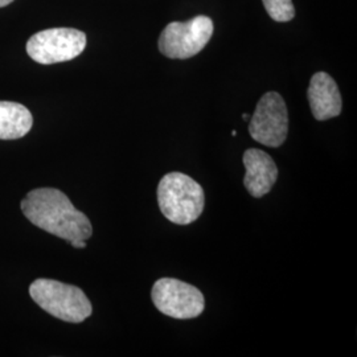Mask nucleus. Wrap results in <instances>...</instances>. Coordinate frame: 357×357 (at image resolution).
Here are the masks:
<instances>
[{"label":"nucleus","instance_id":"nucleus-1","mask_svg":"<svg viewBox=\"0 0 357 357\" xmlns=\"http://www.w3.org/2000/svg\"><path fill=\"white\" fill-rule=\"evenodd\" d=\"M20 208L24 216L40 229L66 241L89 240L93 228L89 218L77 211L68 196L56 188L29 192Z\"/></svg>","mask_w":357,"mask_h":357},{"label":"nucleus","instance_id":"nucleus-2","mask_svg":"<svg viewBox=\"0 0 357 357\" xmlns=\"http://www.w3.org/2000/svg\"><path fill=\"white\" fill-rule=\"evenodd\" d=\"M158 203L167 220L178 225H188L204 211V190L191 176L169 172L158 185Z\"/></svg>","mask_w":357,"mask_h":357},{"label":"nucleus","instance_id":"nucleus-3","mask_svg":"<svg viewBox=\"0 0 357 357\" xmlns=\"http://www.w3.org/2000/svg\"><path fill=\"white\" fill-rule=\"evenodd\" d=\"M29 295L45 312L68 323H81L93 312L85 293L63 282L38 278L29 286Z\"/></svg>","mask_w":357,"mask_h":357},{"label":"nucleus","instance_id":"nucleus-4","mask_svg":"<svg viewBox=\"0 0 357 357\" xmlns=\"http://www.w3.org/2000/svg\"><path fill=\"white\" fill-rule=\"evenodd\" d=\"M213 35V22L200 15L188 22H172L159 38V51L168 59L185 60L204 50Z\"/></svg>","mask_w":357,"mask_h":357},{"label":"nucleus","instance_id":"nucleus-5","mask_svg":"<svg viewBox=\"0 0 357 357\" xmlns=\"http://www.w3.org/2000/svg\"><path fill=\"white\" fill-rule=\"evenodd\" d=\"M86 47V35L75 28H52L35 33L26 43L28 56L38 64L70 61Z\"/></svg>","mask_w":357,"mask_h":357},{"label":"nucleus","instance_id":"nucleus-6","mask_svg":"<svg viewBox=\"0 0 357 357\" xmlns=\"http://www.w3.org/2000/svg\"><path fill=\"white\" fill-rule=\"evenodd\" d=\"M155 307L174 319H193L203 314L204 295L190 283L162 278L155 282L151 291Z\"/></svg>","mask_w":357,"mask_h":357},{"label":"nucleus","instance_id":"nucleus-7","mask_svg":"<svg viewBox=\"0 0 357 357\" xmlns=\"http://www.w3.org/2000/svg\"><path fill=\"white\" fill-rule=\"evenodd\" d=\"M249 132L264 146L280 147L283 144L289 134V113L281 94L268 91L262 96L250 118Z\"/></svg>","mask_w":357,"mask_h":357},{"label":"nucleus","instance_id":"nucleus-8","mask_svg":"<svg viewBox=\"0 0 357 357\" xmlns=\"http://www.w3.org/2000/svg\"><path fill=\"white\" fill-rule=\"evenodd\" d=\"M243 185L248 192L255 199L268 195L278 178V167L273 158L262 150L249 149L243 153Z\"/></svg>","mask_w":357,"mask_h":357},{"label":"nucleus","instance_id":"nucleus-9","mask_svg":"<svg viewBox=\"0 0 357 357\" xmlns=\"http://www.w3.org/2000/svg\"><path fill=\"white\" fill-rule=\"evenodd\" d=\"M308 102L317 121H327L342 113L343 101L335 79L324 72L315 73L308 86Z\"/></svg>","mask_w":357,"mask_h":357},{"label":"nucleus","instance_id":"nucleus-10","mask_svg":"<svg viewBox=\"0 0 357 357\" xmlns=\"http://www.w3.org/2000/svg\"><path fill=\"white\" fill-rule=\"evenodd\" d=\"M33 125V118L20 103L0 101V139L13 141L23 138Z\"/></svg>","mask_w":357,"mask_h":357},{"label":"nucleus","instance_id":"nucleus-11","mask_svg":"<svg viewBox=\"0 0 357 357\" xmlns=\"http://www.w3.org/2000/svg\"><path fill=\"white\" fill-rule=\"evenodd\" d=\"M268 16L280 23L290 22L295 16L293 0H262Z\"/></svg>","mask_w":357,"mask_h":357},{"label":"nucleus","instance_id":"nucleus-12","mask_svg":"<svg viewBox=\"0 0 357 357\" xmlns=\"http://www.w3.org/2000/svg\"><path fill=\"white\" fill-rule=\"evenodd\" d=\"M72 246L77 248V249H84V248H86V241L76 240V241H72Z\"/></svg>","mask_w":357,"mask_h":357},{"label":"nucleus","instance_id":"nucleus-13","mask_svg":"<svg viewBox=\"0 0 357 357\" xmlns=\"http://www.w3.org/2000/svg\"><path fill=\"white\" fill-rule=\"evenodd\" d=\"M13 0H0V8L1 7H6V6H8V4H11Z\"/></svg>","mask_w":357,"mask_h":357},{"label":"nucleus","instance_id":"nucleus-14","mask_svg":"<svg viewBox=\"0 0 357 357\" xmlns=\"http://www.w3.org/2000/svg\"><path fill=\"white\" fill-rule=\"evenodd\" d=\"M243 121H248V119H250V115L249 114H243Z\"/></svg>","mask_w":357,"mask_h":357}]
</instances>
